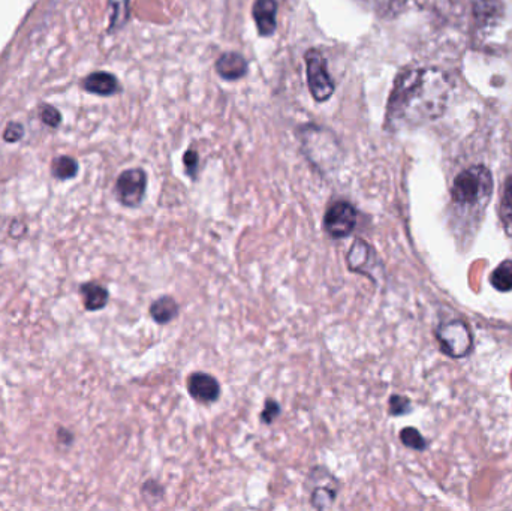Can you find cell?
<instances>
[{
	"instance_id": "cell-1",
	"label": "cell",
	"mask_w": 512,
	"mask_h": 511,
	"mask_svg": "<svg viewBox=\"0 0 512 511\" xmlns=\"http://www.w3.org/2000/svg\"><path fill=\"white\" fill-rule=\"evenodd\" d=\"M453 83L441 69H406L394 83L387 105V125L399 129L432 122L442 116Z\"/></svg>"
},
{
	"instance_id": "cell-2",
	"label": "cell",
	"mask_w": 512,
	"mask_h": 511,
	"mask_svg": "<svg viewBox=\"0 0 512 511\" xmlns=\"http://www.w3.org/2000/svg\"><path fill=\"white\" fill-rule=\"evenodd\" d=\"M492 189V173L483 165H474L456 177L451 198L459 209H483L492 195Z\"/></svg>"
},
{
	"instance_id": "cell-3",
	"label": "cell",
	"mask_w": 512,
	"mask_h": 511,
	"mask_svg": "<svg viewBox=\"0 0 512 511\" xmlns=\"http://www.w3.org/2000/svg\"><path fill=\"white\" fill-rule=\"evenodd\" d=\"M306 60L307 86L316 102H325L333 96L336 86L327 68L324 54L316 48H310L304 54Z\"/></svg>"
},
{
	"instance_id": "cell-4",
	"label": "cell",
	"mask_w": 512,
	"mask_h": 511,
	"mask_svg": "<svg viewBox=\"0 0 512 511\" xmlns=\"http://www.w3.org/2000/svg\"><path fill=\"white\" fill-rule=\"evenodd\" d=\"M358 212L349 201H334L324 216V228L331 239H346L357 227Z\"/></svg>"
},
{
	"instance_id": "cell-5",
	"label": "cell",
	"mask_w": 512,
	"mask_h": 511,
	"mask_svg": "<svg viewBox=\"0 0 512 511\" xmlns=\"http://www.w3.org/2000/svg\"><path fill=\"white\" fill-rule=\"evenodd\" d=\"M147 191V174L141 168H131L123 171L116 182L117 200L122 206L135 209L143 203Z\"/></svg>"
},
{
	"instance_id": "cell-6",
	"label": "cell",
	"mask_w": 512,
	"mask_h": 511,
	"mask_svg": "<svg viewBox=\"0 0 512 511\" xmlns=\"http://www.w3.org/2000/svg\"><path fill=\"white\" fill-rule=\"evenodd\" d=\"M442 350L451 357H465L472 350V335L462 321L442 324L436 332Z\"/></svg>"
},
{
	"instance_id": "cell-7",
	"label": "cell",
	"mask_w": 512,
	"mask_h": 511,
	"mask_svg": "<svg viewBox=\"0 0 512 511\" xmlns=\"http://www.w3.org/2000/svg\"><path fill=\"white\" fill-rule=\"evenodd\" d=\"M346 264H348V269L351 272L361 273V275L373 278L372 272L376 269L378 261H376V254L372 246L364 240L357 239L349 249Z\"/></svg>"
},
{
	"instance_id": "cell-8",
	"label": "cell",
	"mask_w": 512,
	"mask_h": 511,
	"mask_svg": "<svg viewBox=\"0 0 512 511\" xmlns=\"http://www.w3.org/2000/svg\"><path fill=\"white\" fill-rule=\"evenodd\" d=\"M189 395L201 404H213L221 396V384L213 375L195 372L188 380Z\"/></svg>"
},
{
	"instance_id": "cell-9",
	"label": "cell",
	"mask_w": 512,
	"mask_h": 511,
	"mask_svg": "<svg viewBox=\"0 0 512 511\" xmlns=\"http://www.w3.org/2000/svg\"><path fill=\"white\" fill-rule=\"evenodd\" d=\"M277 0H255L254 14L256 29L261 36H271L277 29Z\"/></svg>"
},
{
	"instance_id": "cell-10",
	"label": "cell",
	"mask_w": 512,
	"mask_h": 511,
	"mask_svg": "<svg viewBox=\"0 0 512 511\" xmlns=\"http://www.w3.org/2000/svg\"><path fill=\"white\" fill-rule=\"evenodd\" d=\"M216 72L227 81H236L248 74V60L240 53H224L216 62Z\"/></svg>"
},
{
	"instance_id": "cell-11",
	"label": "cell",
	"mask_w": 512,
	"mask_h": 511,
	"mask_svg": "<svg viewBox=\"0 0 512 511\" xmlns=\"http://www.w3.org/2000/svg\"><path fill=\"white\" fill-rule=\"evenodd\" d=\"M83 87L87 92L99 96H111L119 92V81L110 72L98 71L87 75L83 81Z\"/></svg>"
},
{
	"instance_id": "cell-12",
	"label": "cell",
	"mask_w": 512,
	"mask_h": 511,
	"mask_svg": "<svg viewBox=\"0 0 512 511\" xmlns=\"http://www.w3.org/2000/svg\"><path fill=\"white\" fill-rule=\"evenodd\" d=\"M80 294L84 309L89 312L102 311L110 300V293H108L107 288L102 287L98 282H86V284L81 285Z\"/></svg>"
},
{
	"instance_id": "cell-13",
	"label": "cell",
	"mask_w": 512,
	"mask_h": 511,
	"mask_svg": "<svg viewBox=\"0 0 512 511\" xmlns=\"http://www.w3.org/2000/svg\"><path fill=\"white\" fill-rule=\"evenodd\" d=\"M177 315H179V305H177L173 297H161V299L155 300L152 306H150V317L155 320V323L161 324V326L176 320Z\"/></svg>"
},
{
	"instance_id": "cell-14",
	"label": "cell",
	"mask_w": 512,
	"mask_h": 511,
	"mask_svg": "<svg viewBox=\"0 0 512 511\" xmlns=\"http://www.w3.org/2000/svg\"><path fill=\"white\" fill-rule=\"evenodd\" d=\"M475 18L480 26L492 24L496 18L501 17L502 8L498 0H478L475 3Z\"/></svg>"
},
{
	"instance_id": "cell-15",
	"label": "cell",
	"mask_w": 512,
	"mask_h": 511,
	"mask_svg": "<svg viewBox=\"0 0 512 511\" xmlns=\"http://www.w3.org/2000/svg\"><path fill=\"white\" fill-rule=\"evenodd\" d=\"M78 170H80L78 162L71 156H57L51 164V173H53L54 179L62 180V182L74 179Z\"/></svg>"
},
{
	"instance_id": "cell-16",
	"label": "cell",
	"mask_w": 512,
	"mask_h": 511,
	"mask_svg": "<svg viewBox=\"0 0 512 511\" xmlns=\"http://www.w3.org/2000/svg\"><path fill=\"white\" fill-rule=\"evenodd\" d=\"M337 497V488L330 485H315L312 489L310 503L318 510L330 509Z\"/></svg>"
},
{
	"instance_id": "cell-17",
	"label": "cell",
	"mask_w": 512,
	"mask_h": 511,
	"mask_svg": "<svg viewBox=\"0 0 512 511\" xmlns=\"http://www.w3.org/2000/svg\"><path fill=\"white\" fill-rule=\"evenodd\" d=\"M490 282H492L493 287L498 291H502V293H508V291L512 290V261L507 260L504 263L499 264L496 267L495 272L492 273V278H490Z\"/></svg>"
},
{
	"instance_id": "cell-18",
	"label": "cell",
	"mask_w": 512,
	"mask_h": 511,
	"mask_svg": "<svg viewBox=\"0 0 512 511\" xmlns=\"http://www.w3.org/2000/svg\"><path fill=\"white\" fill-rule=\"evenodd\" d=\"M110 32L122 29L129 18V0H110Z\"/></svg>"
},
{
	"instance_id": "cell-19",
	"label": "cell",
	"mask_w": 512,
	"mask_h": 511,
	"mask_svg": "<svg viewBox=\"0 0 512 511\" xmlns=\"http://www.w3.org/2000/svg\"><path fill=\"white\" fill-rule=\"evenodd\" d=\"M501 216L505 227L512 234V177L505 182L501 197Z\"/></svg>"
},
{
	"instance_id": "cell-20",
	"label": "cell",
	"mask_w": 512,
	"mask_h": 511,
	"mask_svg": "<svg viewBox=\"0 0 512 511\" xmlns=\"http://www.w3.org/2000/svg\"><path fill=\"white\" fill-rule=\"evenodd\" d=\"M400 440L405 444L409 449L414 450H424L427 447L426 440H424L423 435L414 428H406L400 432Z\"/></svg>"
},
{
	"instance_id": "cell-21",
	"label": "cell",
	"mask_w": 512,
	"mask_h": 511,
	"mask_svg": "<svg viewBox=\"0 0 512 511\" xmlns=\"http://www.w3.org/2000/svg\"><path fill=\"white\" fill-rule=\"evenodd\" d=\"M280 413H282V408L277 404L274 399H267L265 401L264 410L261 413V422L264 425H271V423L276 422L279 419Z\"/></svg>"
},
{
	"instance_id": "cell-22",
	"label": "cell",
	"mask_w": 512,
	"mask_h": 511,
	"mask_svg": "<svg viewBox=\"0 0 512 511\" xmlns=\"http://www.w3.org/2000/svg\"><path fill=\"white\" fill-rule=\"evenodd\" d=\"M411 411V402L405 396L394 395L390 399V414L394 417L403 416Z\"/></svg>"
},
{
	"instance_id": "cell-23",
	"label": "cell",
	"mask_w": 512,
	"mask_h": 511,
	"mask_svg": "<svg viewBox=\"0 0 512 511\" xmlns=\"http://www.w3.org/2000/svg\"><path fill=\"white\" fill-rule=\"evenodd\" d=\"M141 494L147 501H159L164 495V488L155 480H149V482L144 483Z\"/></svg>"
},
{
	"instance_id": "cell-24",
	"label": "cell",
	"mask_w": 512,
	"mask_h": 511,
	"mask_svg": "<svg viewBox=\"0 0 512 511\" xmlns=\"http://www.w3.org/2000/svg\"><path fill=\"white\" fill-rule=\"evenodd\" d=\"M183 164H185L186 173L191 179H195L198 173V164H200V156L195 150L189 149L183 156Z\"/></svg>"
},
{
	"instance_id": "cell-25",
	"label": "cell",
	"mask_w": 512,
	"mask_h": 511,
	"mask_svg": "<svg viewBox=\"0 0 512 511\" xmlns=\"http://www.w3.org/2000/svg\"><path fill=\"white\" fill-rule=\"evenodd\" d=\"M41 119L45 125L57 128L60 125V120H62V114L51 105H44L41 110Z\"/></svg>"
},
{
	"instance_id": "cell-26",
	"label": "cell",
	"mask_w": 512,
	"mask_h": 511,
	"mask_svg": "<svg viewBox=\"0 0 512 511\" xmlns=\"http://www.w3.org/2000/svg\"><path fill=\"white\" fill-rule=\"evenodd\" d=\"M24 128L20 125V123H9L6 126L5 134H3V138H5L6 143H17L23 138Z\"/></svg>"
},
{
	"instance_id": "cell-27",
	"label": "cell",
	"mask_w": 512,
	"mask_h": 511,
	"mask_svg": "<svg viewBox=\"0 0 512 511\" xmlns=\"http://www.w3.org/2000/svg\"><path fill=\"white\" fill-rule=\"evenodd\" d=\"M24 233H26V225H24V222H12L11 227H9V234H11L14 239H20Z\"/></svg>"
}]
</instances>
